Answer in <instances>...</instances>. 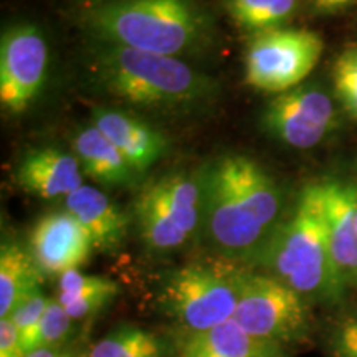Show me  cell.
<instances>
[{
	"label": "cell",
	"mask_w": 357,
	"mask_h": 357,
	"mask_svg": "<svg viewBox=\"0 0 357 357\" xmlns=\"http://www.w3.org/2000/svg\"><path fill=\"white\" fill-rule=\"evenodd\" d=\"M200 231L230 260H257L283 220V190L247 154H222L200 169Z\"/></svg>",
	"instance_id": "cell-1"
},
{
	"label": "cell",
	"mask_w": 357,
	"mask_h": 357,
	"mask_svg": "<svg viewBox=\"0 0 357 357\" xmlns=\"http://www.w3.org/2000/svg\"><path fill=\"white\" fill-rule=\"evenodd\" d=\"M252 336L273 342L300 339L310 329L305 296L271 275L245 271L234 318Z\"/></svg>",
	"instance_id": "cell-8"
},
{
	"label": "cell",
	"mask_w": 357,
	"mask_h": 357,
	"mask_svg": "<svg viewBox=\"0 0 357 357\" xmlns=\"http://www.w3.org/2000/svg\"><path fill=\"white\" fill-rule=\"evenodd\" d=\"M119 287L113 280L100 275H84L79 270H70L58 276V294L65 296H96V294H114Z\"/></svg>",
	"instance_id": "cell-22"
},
{
	"label": "cell",
	"mask_w": 357,
	"mask_h": 357,
	"mask_svg": "<svg viewBox=\"0 0 357 357\" xmlns=\"http://www.w3.org/2000/svg\"><path fill=\"white\" fill-rule=\"evenodd\" d=\"M182 357H204V356L197 354V352H194V351L184 349V347H182Z\"/></svg>",
	"instance_id": "cell-31"
},
{
	"label": "cell",
	"mask_w": 357,
	"mask_h": 357,
	"mask_svg": "<svg viewBox=\"0 0 357 357\" xmlns=\"http://www.w3.org/2000/svg\"><path fill=\"white\" fill-rule=\"evenodd\" d=\"M257 261L301 296L341 300L344 289L333 265L321 182L303 187Z\"/></svg>",
	"instance_id": "cell-4"
},
{
	"label": "cell",
	"mask_w": 357,
	"mask_h": 357,
	"mask_svg": "<svg viewBox=\"0 0 357 357\" xmlns=\"http://www.w3.org/2000/svg\"><path fill=\"white\" fill-rule=\"evenodd\" d=\"M329 248L344 293L357 288V178L321 181Z\"/></svg>",
	"instance_id": "cell-12"
},
{
	"label": "cell",
	"mask_w": 357,
	"mask_h": 357,
	"mask_svg": "<svg viewBox=\"0 0 357 357\" xmlns=\"http://www.w3.org/2000/svg\"><path fill=\"white\" fill-rule=\"evenodd\" d=\"M50 66V47L35 22L15 20L0 35V106L20 116L42 95Z\"/></svg>",
	"instance_id": "cell-9"
},
{
	"label": "cell",
	"mask_w": 357,
	"mask_h": 357,
	"mask_svg": "<svg viewBox=\"0 0 357 357\" xmlns=\"http://www.w3.org/2000/svg\"><path fill=\"white\" fill-rule=\"evenodd\" d=\"M261 129L294 149H310L339 126L333 96L319 84L303 83L271 98L261 111Z\"/></svg>",
	"instance_id": "cell-10"
},
{
	"label": "cell",
	"mask_w": 357,
	"mask_h": 357,
	"mask_svg": "<svg viewBox=\"0 0 357 357\" xmlns=\"http://www.w3.org/2000/svg\"><path fill=\"white\" fill-rule=\"evenodd\" d=\"M312 7L319 13H337L351 7L357 0H311Z\"/></svg>",
	"instance_id": "cell-28"
},
{
	"label": "cell",
	"mask_w": 357,
	"mask_h": 357,
	"mask_svg": "<svg viewBox=\"0 0 357 357\" xmlns=\"http://www.w3.org/2000/svg\"><path fill=\"white\" fill-rule=\"evenodd\" d=\"M26 248L45 276L78 270L95 250L88 231L66 208L40 217L30 230Z\"/></svg>",
	"instance_id": "cell-11"
},
{
	"label": "cell",
	"mask_w": 357,
	"mask_h": 357,
	"mask_svg": "<svg viewBox=\"0 0 357 357\" xmlns=\"http://www.w3.org/2000/svg\"><path fill=\"white\" fill-rule=\"evenodd\" d=\"M50 301L52 300H48L42 293V289H37V291L30 293L29 296H25L19 305L13 307L7 318L12 319V323L19 329L20 336H24L25 333H29L42 319L43 312L47 311Z\"/></svg>",
	"instance_id": "cell-24"
},
{
	"label": "cell",
	"mask_w": 357,
	"mask_h": 357,
	"mask_svg": "<svg viewBox=\"0 0 357 357\" xmlns=\"http://www.w3.org/2000/svg\"><path fill=\"white\" fill-rule=\"evenodd\" d=\"M182 347L204 357H283L278 342L252 336L234 319L208 331L189 333Z\"/></svg>",
	"instance_id": "cell-17"
},
{
	"label": "cell",
	"mask_w": 357,
	"mask_h": 357,
	"mask_svg": "<svg viewBox=\"0 0 357 357\" xmlns=\"http://www.w3.org/2000/svg\"><path fill=\"white\" fill-rule=\"evenodd\" d=\"M71 153L77 155L84 177L106 189L132 187L139 181L113 142L91 123L75 129L70 139Z\"/></svg>",
	"instance_id": "cell-16"
},
{
	"label": "cell",
	"mask_w": 357,
	"mask_h": 357,
	"mask_svg": "<svg viewBox=\"0 0 357 357\" xmlns=\"http://www.w3.org/2000/svg\"><path fill=\"white\" fill-rule=\"evenodd\" d=\"M142 242L155 252L185 245L200 231L199 174L176 171L142 187L132 205Z\"/></svg>",
	"instance_id": "cell-6"
},
{
	"label": "cell",
	"mask_w": 357,
	"mask_h": 357,
	"mask_svg": "<svg viewBox=\"0 0 357 357\" xmlns=\"http://www.w3.org/2000/svg\"><path fill=\"white\" fill-rule=\"evenodd\" d=\"M71 319L65 307L58 301H50L47 311L43 312L42 319L20 336L22 347L26 354L38 349H48L63 342L71 331Z\"/></svg>",
	"instance_id": "cell-20"
},
{
	"label": "cell",
	"mask_w": 357,
	"mask_h": 357,
	"mask_svg": "<svg viewBox=\"0 0 357 357\" xmlns=\"http://www.w3.org/2000/svg\"><path fill=\"white\" fill-rule=\"evenodd\" d=\"M247 270L230 263H190L160 287L164 311L189 333H204L234 318Z\"/></svg>",
	"instance_id": "cell-5"
},
{
	"label": "cell",
	"mask_w": 357,
	"mask_h": 357,
	"mask_svg": "<svg viewBox=\"0 0 357 357\" xmlns=\"http://www.w3.org/2000/svg\"><path fill=\"white\" fill-rule=\"evenodd\" d=\"M26 357H78L71 351L58 349V347H48V349H38L26 354Z\"/></svg>",
	"instance_id": "cell-29"
},
{
	"label": "cell",
	"mask_w": 357,
	"mask_h": 357,
	"mask_svg": "<svg viewBox=\"0 0 357 357\" xmlns=\"http://www.w3.org/2000/svg\"><path fill=\"white\" fill-rule=\"evenodd\" d=\"M86 40L190 58L215 43V22L199 0H106L79 15Z\"/></svg>",
	"instance_id": "cell-3"
},
{
	"label": "cell",
	"mask_w": 357,
	"mask_h": 357,
	"mask_svg": "<svg viewBox=\"0 0 357 357\" xmlns=\"http://www.w3.org/2000/svg\"><path fill=\"white\" fill-rule=\"evenodd\" d=\"M75 2H78V3H83L84 7H91V6H96V3L106 2V0H75Z\"/></svg>",
	"instance_id": "cell-30"
},
{
	"label": "cell",
	"mask_w": 357,
	"mask_h": 357,
	"mask_svg": "<svg viewBox=\"0 0 357 357\" xmlns=\"http://www.w3.org/2000/svg\"><path fill=\"white\" fill-rule=\"evenodd\" d=\"M114 294H96V296H65L58 294L56 301L65 307L71 319H83L88 316L96 314L98 311L105 310L111 301L114 300Z\"/></svg>",
	"instance_id": "cell-25"
},
{
	"label": "cell",
	"mask_w": 357,
	"mask_h": 357,
	"mask_svg": "<svg viewBox=\"0 0 357 357\" xmlns=\"http://www.w3.org/2000/svg\"><path fill=\"white\" fill-rule=\"evenodd\" d=\"M223 6L235 25L255 35L288 24L296 13L298 0H223Z\"/></svg>",
	"instance_id": "cell-19"
},
{
	"label": "cell",
	"mask_w": 357,
	"mask_h": 357,
	"mask_svg": "<svg viewBox=\"0 0 357 357\" xmlns=\"http://www.w3.org/2000/svg\"><path fill=\"white\" fill-rule=\"evenodd\" d=\"M89 123L113 142L139 177L166 158L171 147L166 132L129 109L96 106L89 113Z\"/></svg>",
	"instance_id": "cell-13"
},
{
	"label": "cell",
	"mask_w": 357,
	"mask_h": 357,
	"mask_svg": "<svg viewBox=\"0 0 357 357\" xmlns=\"http://www.w3.org/2000/svg\"><path fill=\"white\" fill-rule=\"evenodd\" d=\"M43 276L29 248L12 240L3 242L0 248V316L7 318L25 296L40 289Z\"/></svg>",
	"instance_id": "cell-18"
},
{
	"label": "cell",
	"mask_w": 357,
	"mask_h": 357,
	"mask_svg": "<svg viewBox=\"0 0 357 357\" xmlns=\"http://www.w3.org/2000/svg\"><path fill=\"white\" fill-rule=\"evenodd\" d=\"M329 346L333 357H357V314L347 316L334 328Z\"/></svg>",
	"instance_id": "cell-26"
},
{
	"label": "cell",
	"mask_w": 357,
	"mask_h": 357,
	"mask_svg": "<svg viewBox=\"0 0 357 357\" xmlns=\"http://www.w3.org/2000/svg\"><path fill=\"white\" fill-rule=\"evenodd\" d=\"M149 333L142 331L136 326H121L114 329L108 336L98 341L88 357H131L132 352L139 347Z\"/></svg>",
	"instance_id": "cell-23"
},
{
	"label": "cell",
	"mask_w": 357,
	"mask_h": 357,
	"mask_svg": "<svg viewBox=\"0 0 357 357\" xmlns=\"http://www.w3.org/2000/svg\"><path fill=\"white\" fill-rule=\"evenodd\" d=\"M77 155L55 146L33 147L15 166V182L35 197L66 199L84 185Z\"/></svg>",
	"instance_id": "cell-14"
},
{
	"label": "cell",
	"mask_w": 357,
	"mask_h": 357,
	"mask_svg": "<svg viewBox=\"0 0 357 357\" xmlns=\"http://www.w3.org/2000/svg\"><path fill=\"white\" fill-rule=\"evenodd\" d=\"M0 357H26L19 329L10 318L0 319Z\"/></svg>",
	"instance_id": "cell-27"
},
{
	"label": "cell",
	"mask_w": 357,
	"mask_h": 357,
	"mask_svg": "<svg viewBox=\"0 0 357 357\" xmlns=\"http://www.w3.org/2000/svg\"><path fill=\"white\" fill-rule=\"evenodd\" d=\"M323 50V38L307 29L280 26L252 35L245 48V83L266 95L287 93L305 83Z\"/></svg>",
	"instance_id": "cell-7"
},
{
	"label": "cell",
	"mask_w": 357,
	"mask_h": 357,
	"mask_svg": "<svg viewBox=\"0 0 357 357\" xmlns=\"http://www.w3.org/2000/svg\"><path fill=\"white\" fill-rule=\"evenodd\" d=\"M84 75L101 95L137 109L192 113L218 98L217 79L184 58L86 42Z\"/></svg>",
	"instance_id": "cell-2"
},
{
	"label": "cell",
	"mask_w": 357,
	"mask_h": 357,
	"mask_svg": "<svg viewBox=\"0 0 357 357\" xmlns=\"http://www.w3.org/2000/svg\"><path fill=\"white\" fill-rule=\"evenodd\" d=\"M333 95L344 113L357 123V43L342 48L331 68Z\"/></svg>",
	"instance_id": "cell-21"
},
{
	"label": "cell",
	"mask_w": 357,
	"mask_h": 357,
	"mask_svg": "<svg viewBox=\"0 0 357 357\" xmlns=\"http://www.w3.org/2000/svg\"><path fill=\"white\" fill-rule=\"evenodd\" d=\"M356 220H357V215H356Z\"/></svg>",
	"instance_id": "cell-32"
},
{
	"label": "cell",
	"mask_w": 357,
	"mask_h": 357,
	"mask_svg": "<svg viewBox=\"0 0 357 357\" xmlns=\"http://www.w3.org/2000/svg\"><path fill=\"white\" fill-rule=\"evenodd\" d=\"M65 208L82 223L98 252L114 253L123 247L129 217L102 190L84 184L65 199Z\"/></svg>",
	"instance_id": "cell-15"
}]
</instances>
